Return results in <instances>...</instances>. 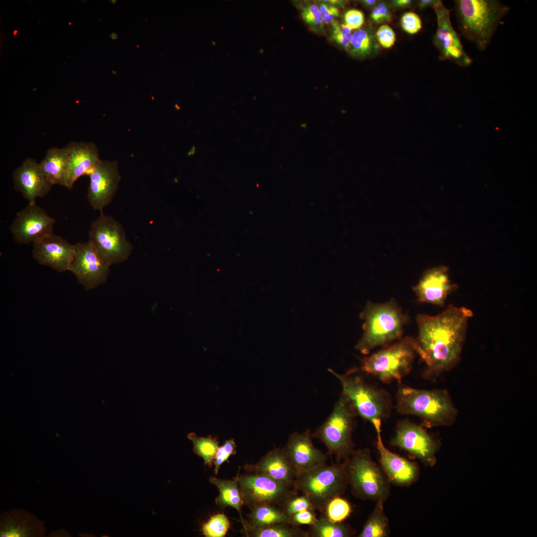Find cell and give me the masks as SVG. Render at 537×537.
Listing matches in <instances>:
<instances>
[{
    "mask_svg": "<svg viewBox=\"0 0 537 537\" xmlns=\"http://www.w3.org/2000/svg\"><path fill=\"white\" fill-rule=\"evenodd\" d=\"M472 316L470 309L452 304L435 316L417 315L418 333L413 344L416 354L425 365V376L439 375L456 364Z\"/></svg>",
    "mask_w": 537,
    "mask_h": 537,
    "instance_id": "cell-1",
    "label": "cell"
},
{
    "mask_svg": "<svg viewBox=\"0 0 537 537\" xmlns=\"http://www.w3.org/2000/svg\"><path fill=\"white\" fill-rule=\"evenodd\" d=\"M360 316L363 333L355 348L364 355L401 339L408 319L394 298L382 303L368 301Z\"/></svg>",
    "mask_w": 537,
    "mask_h": 537,
    "instance_id": "cell-2",
    "label": "cell"
},
{
    "mask_svg": "<svg viewBox=\"0 0 537 537\" xmlns=\"http://www.w3.org/2000/svg\"><path fill=\"white\" fill-rule=\"evenodd\" d=\"M454 9L462 36L483 51L486 49L508 6L496 0H456Z\"/></svg>",
    "mask_w": 537,
    "mask_h": 537,
    "instance_id": "cell-3",
    "label": "cell"
},
{
    "mask_svg": "<svg viewBox=\"0 0 537 537\" xmlns=\"http://www.w3.org/2000/svg\"><path fill=\"white\" fill-rule=\"evenodd\" d=\"M396 409L401 415L419 417L429 427L450 426L457 413L447 391L404 386L399 387L397 391Z\"/></svg>",
    "mask_w": 537,
    "mask_h": 537,
    "instance_id": "cell-4",
    "label": "cell"
},
{
    "mask_svg": "<svg viewBox=\"0 0 537 537\" xmlns=\"http://www.w3.org/2000/svg\"><path fill=\"white\" fill-rule=\"evenodd\" d=\"M346 460L317 465L296 475L293 487L302 492L320 512L332 498L344 494L349 487Z\"/></svg>",
    "mask_w": 537,
    "mask_h": 537,
    "instance_id": "cell-5",
    "label": "cell"
},
{
    "mask_svg": "<svg viewBox=\"0 0 537 537\" xmlns=\"http://www.w3.org/2000/svg\"><path fill=\"white\" fill-rule=\"evenodd\" d=\"M346 470L349 486L356 498L375 502L388 498L390 482L368 448L355 449L346 460Z\"/></svg>",
    "mask_w": 537,
    "mask_h": 537,
    "instance_id": "cell-6",
    "label": "cell"
},
{
    "mask_svg": "<svg viewBox=\"0 0 537 537\" xmlns=\"http://www.w3.org/2000/svg\"><path fill=\"white\" fill-rule=\"evenodd\" d=\"M357 413L348 400L341 394L326 421L312 433L320 440L328 453L335 456L337 463L348 459L355 450L352 435Z\"/></svg>",
    "mask_w": 537,
    "mask_h": 537,
    "instance_id": "cell-7",
    "label": "cell"
},
{
    "mask_svg": "<svg viewBox=\"0 0 537 537\" xmlns=\"http://www.w3.org/2000/svg\"><path fill=\"white\" fill-rule=\"evenodd\" d=\"M340 381L342 395L349 401L357 415L371 423L388 418L392 408L389 393L366 382L360 376L354 373H338L329 369Z\"/></svg>",
    "mask_w": 537,
    "mask_h": 537,
    "instance_id": "cell-8",
    "label": "cell"
},
{
    "mask_svg": "<svg viewBox=\"0 0 537 537\" xmlns=\"http://www.w3.org/2000/svg\"><path fill=\"white\" fill-rule=\"evenodd\" d=\"M416 354L413 338L406 337L363 358L360 370L384 383H400L410 372Z\"/></svg>",
    "mask_w": 537,
    "mask_h": 537,
    "instance_id": "cell-9",
    "label": "cell"
},
{
    "mask_svg": "<svg viewBox=\"0 0 537 537\" xmlns=\"http://www.w3.org/2000/svg\"><path fill=\"white\" fill-rule=\"evenodd\" d=\"M89 237L111 266L125 262L132 252L133 246L121 224L102 211L90 224Z\"/></svg>",
    "mask_w": 537,
    "mask_h": 537,
    "instance_id": "cell-10",
    "label": "cell"
},
{
    "mask_svg": "<svg viewBox=\"0 0 537 537\" xmlns=\"http://www.w3.org/2000/svg\"><path fill=\"white\" fill-rule=\"evenodd\" d=\"M238 483L244 503L252 508L270 505L282 509L288 499L297 495L294 487L262 473L238 476Z\"/></svg>",
    "mask_w": 537,
    "mask_h": 537,
    "instance_id": "cell-11",
    "label": "cell"
},
{
    "mask_svg": "<svg viewBox=\"0 0 537 537\" xmlns=\"http://www.w3.org/2000/svg\"><path fill=\"white\" fill-rule=\"evenodd\" d=\"M110 264L90 241L75 244V252L69 271L86 290L104 284L109 275Z\"/></svg>",
    "mask_w": 537,
    "mask_h": 537,
    "instance_id": "cell-12",
    "label": "cell"
},
{
    "mask_svg": "<svg viewBox=\"0 0 537 537\" xmlns=\"http://www.w3.org/2000/svg\"><path fill=\"white\" fill-rule=\"evenodd\" d=\"M391 444L418 459L426 466L433 467L436 463L438 442L423 428L409 420L398 423Z\"/></svg>",
    "mask_w": 537,
    "mask_h": 537,
    "instance_id": "cell-13",
    "label": "cell"
},
{
    "mask_svg": "<svg viewBox=\"0 0 537 537\" xmlns=\"http://www.w3.org/2000/svg\"><path fill=\"white\" fill-rule=\"evenodd\" d=\"M55 223V219L43 208L36 203H28L17 213L9 231L17 243L33 244L53 233Z\"/></svg>",
    "mask_w": 537,
    "mask_h": 537,
    "instance_id": "cell-14",
    "label": "cell"
},
{
    "mask_svg": "<svg viewBox=\"0 0 537 537\" xmlns=\"http://www.w3.org/2000/svg\"><path fill=\"white\" fill-rule=\"evenodd\" d=\"M433 8L437 19L433 41L440 53V58L450 60L461 67L469 66L472 60L464 51L460 37L451 24L449 10L441 0H438Z\"/></svg>",
    "mask_w": 537,
    "mask_h": 537,
    "instance_id": "cell-15",
    "label": "cell"
},
{
    "mask_svg": "<svg viewBox=\"0 0 537 537\" xmlns=\"http://www.w3.org/2000/svg\"><path fill=\"white\" fill-rule=\"evenodd\" d=\"M87 197L91 207L102 211L112 200L121 179L116 161L99 160L89 176Z\"/></svg>",
    "mask_w": 537,
    "mask_h": 537,
    "instance_id": "cell-16",
    "label": "cell"
},
{
    "mask_svg": "<svg viewBox=\"0 0 537 537\" xmlns=\"http://www.w3.org/2000/svg\"><path fill=\"white\" fill-rule=\"evenodd\" d=\"M74 252L75 245L52 233L33 244L32 255L39 264L63 272L69 270Z\"/></svg>",
    "mask_w": 537,
    "mask_h": 537,
    "instance_id": "cell-17",
    "label": "cell"
},
{
    "mask_svg": "<svg viewBox=\"0 0 537 537\" xmlns=\"http://www.w3.org/2000/svg\"><path fill=\"white\" fill-rule=\"evenodd\" d=\"M457 287L450 280L448 268L439 266L426 270L413 290L420 302L443 307L448 296Z\"/></svg>",
    "mask_w": 537,
    "mask_h": 537,
    "instance_id": "cell-18",
    "label": "cell"
},
{
    "mask_svg": "<svg viewBox=\"0 0 537 537\" xmlns=\"http://www.w3.org/2000/svg\"><path fill=\"white\" fill-rule=\"evenodd\" d=\"M377 434L376 446L379 462L390 483L399 486H408L419 478L420 470L417 462L411 461L387 448L381 437V425L374 427Z\"/></svg>",
    "mask_w": 537,
    "mask_h": 537,
    "instance_id": "cell-19",
    "label": "cell"
},
{
    "mask_svg": "<svg viewBox=\"0 0 537 537\" xmlns=\"http://www.w3.org/2000/svg\"><path fill=\"white\" fill-rule=\"evenodd\" d=\"M14 188L20 192L29 204L36 203L37 197L43 198L53 186L39 163L30 158L25 159L12 174Z\"/></svg>",
    "mask_w": 537,
    "mask_h": 537,
    "instance_id": "cell-20",
    "label": "cell"
},
{
    "mask_svg": "<svg viewBox=\"0 0 537 537\" xmlns=\"http://www.w3.org/2000/svg\"><path fill=\"white\" fill-rule=\"evenodd\" d=\"M312 438L310 429L301 433L294 432L289 436L283 448L296 475L317 465L326 463L328 459L326 454L314 446Z\"/></svg>",
    "mask_w": 537,
    "mask_h": 537,
    "instance_id": "cell-21",
    "label": "cell"
},
{
    "mask_svg": "<svg viewBox=\"0 0 537 537\" xmlns=\"http://www.w3.org/2000/svg\"><path fill=\"white\" fill-rule=\"evenodd\" d=\"M66 147L68 158L64 186L71 189L79 178L90 175L100 159L98 148L92 142H71Z\"/></svg>",
    "mask_w": 537,
    "mask_h": 537,
    "instance_id": "cell-22",
    "label": "cell"
},
{
    "mask_svg": "<svg viewBox=\"0 0 537 537\" xmlns=\"http://www.w3.org/2000/svg\"><path fill=\"white\" fill-rule=\"evenodd\" d=\"M245 468L251 472L264 474L292 487L296 477V473L283 448L269 451L258 463L247 464Z\"/></svg>",
    "mask_w": 537,
    "mask_h": 537,
    "instance_id": "cell-23",
    "label": "cell"
},
{
    "mask_svg": "<svg viewBox=\"0 0 537 537\" xmlns=\"http://www.w3.org/2000/svg\"><path fill=\"white\" fill-rule=\"evenodd\" d=\"M45 531L44 524L26 512L13 511L1 516L0 537H39Z\"/></svg>",
    "mask_w": 537,
    "mask_h": 537,
    "instance_id": "cell-24",
    "label": "cell"
},
{
    "mask_svg": "<svg viewBox=\"0 0 537 537\" xmlns=\"http://www.w3.org/2000/svg\"><path fill=\"white\" fill-rule=\"evenodd\" d=\"M68 158V150L52 147L46 152L40 166L52 185L64 186V178Z\"/></svg>",
    "mask_w": 537,
    "mask_h": 537,
    "instance_id": "cell-25",
    "label": "cell"
},
{
    "mask_svg": "<svg viewBox=\"0 0 537 537\" xmlns=\"http://www.w3.org/2000/svg\"><path fill=\"white\" fill-rule=\"evenodd\" d=\"M211 483L219 491L216 503L221 508L231 507L241 515V508L244 503L238 483V476L234 480L222 479L215 477L209 478Z\"/></svg>",
    "mask_w": 537,
    "mask_h": 537,
    "instance_id": "cell-26",
    "label": "cell"
},
{
    "mask_svg": "<svg viewBox=\"0 0 537 537\" xmlns=\"http://www.w3.org/2000/svg\"><path fill=\"white\" fill-rule=\"evenodd\" d=\"M383 501H376L373 511L358 537H387L390 532L388 519L384 512Z\"/></svg>",
    "mask_w": 537,
    "mask_h": 537,
    "instance_id": "cell-27",
    "label": "cell"
},
{
    "mask_svg": "<svg viewBox=\"0 0 537 537\" xmlns=\"http://www.w3.org/2000/svg\"><path fill=\"white\" fill-rule=\"evenodd\" d=\"M248 535L255 537H309L308 531L289 523H277L262 527L247 526Z\"/></svg>",
    "mask_w": 537,
    "mask_h": 537,
    "instance_id": "cell-28",
    "label": "cell"
},
{
    "mask_svg": "<svg viewBox=\"0 0 537 537\" xmlns=\"http://www.w3.org/2000/svg\"><path fill=\"white\" fill-rule=\"evenodd\" d=\"M378 47L375 35L369 28H361L353 34L349 49L351 55L355 58H363L374 55Z\"/></svg>",
    "mask_w": 537,
    "mask_h": 537,
    "instance_id": "cell-29",
    "label": "cell"
},
{
    "mask_svg": "<svg viewBox=\"0 0 537 537\" xmlns=\"http://www.w3.org/2000/svg\"><path fill=\"white\" fill-rule=\"evenodd\" d=\"M250 520V525L256 528L277 523L290 524L289 518L280 508L270 505H263L252 508Z\"/></svg>",
    "mask_w": 537,
    "mask_h": 537,
    "instance_id": "cell-30",
    "label": "cell"
},
{
    "mask_svg": "<svg viewBox=\"0 0 537 537\" xmlns=\"http://www.w3.org/2000/svg\"><path fill=\"white\" fill-rule=\"evenodd\" d=\"M309 526V537H349L354 535L353 530L343 522H334L322 517Z\"/></svg>",
    "mask_w": 537,
    "mask_h": 537,
    "instance_id": "cell-31",
    "label": "cell"
},
{
    "mask_svg": "<svg viewBox=\"0 0 537 537\" xmlns=\"http://www.w3.org/2000/svg\"><path fill=\"white\" fill-rule=\"evenodd\" d=\"M187 438L192 443L193 452L203 459L206 465L211 466L219 447L217 439L211 436L198 437L194 433L188 434Z\"/></svg>",
    "mask_w": 537,
    "mask_h": 537,
    "instance_id": "cell-32",
    "label": "cell"
},
{
    "mask_svg": "<svg viewBox=\"0 0 537 537\" xmlns=\"http://www.w3.org/2000/svg\"><path fill=\"white\" fill-rule=\"evenodd\" d=\"M340 496L335 497L326 504L320 517L340 523L347 519L352 513V506L348 500Z\"/></svg>",
    "mask_w": 537,
    "mask_h": 537,
    "instance_id": "cell-33",
    "label": "cell"
},
{
    "mask_svg": "<svg viewBox=\"0 0 537 537\" xmlns=\"http://www.w3.org/2000/svg\"><path fill=\"white\" fill-rule=\"evenodd\" d=\"M229 527L228 518L223 514H217L202 525L201 531L206 537H224Z\"/></svg>",
    "mask_w": 537,
    "mask_h": 537,
    "instance_id": "cell-34",
    "label": "cell"
},
{
    "mask_svg": "<svg viewBox=\"0 0 537 537\" xmlns=\"http://www.w3.org/2000/svg\"><path fill=\"white\" fill-rule=\"evenodd\" d=\"M301 15L303 20L314 32H323L324 22L318 5L313 3L303 5L301 8Z\"/></svg>",
    "mask_w": 537,
    "mask_h": 537,
    "instance_id": "cell-35",
    "label": "cell"
},
{
    "mask_svg": "<svg viewBox=\"0 0 537 537\" xmlns=\"http://www.w3.org/2000/svg\"><path fill=\"white\" fill-rule=\"evenodd\" d=\"M331 38L338 45L346 50L350 49L353 34L345 24L334 20L331 23Z\"/></svg>",
    "mask_w": 537,
    "mask_h": 537,
    "instance_id": "cell-36",
    "label": "cell"
},
{
    "mask_svg": "<svg viewBox=\"0 0 537 537\" xmlns=\"http://www.w3.org/2000/svg\"><path fill=\"white\" fill-rule=\"evenodd\" d=\"M281 510L288 518L296 513L304 510H315L311 501L303 495L302 496L296 495L288 499Z\"/></svg>",
    "mask_w": 537,
    "mask_h": 537,
    "instance_id": "cell-37",
    "label": "cell"
},
{
    "mask_svg": "<svg viewBox=\"0 0 537 537\" xmlns=\"http://www.w3.org/2000/svg\"><path fill=\"white\" fill-rule=\"evenodd\" d=\"M236 445L234 439L227 440L224 445L219 447L214 457L213 463L214 472L217 475L221 465L227 461L232 455L236 453Z\"/></svg>",
    "mask_w": 537,
    "mask_h": 537,
    "instance_id": "cell-38",
    "label": "cell"
},
{
    "mask_svg": "<svg viewBox=\"0 0 537 537\" xmlns=\"http://www.w3.org/2000/svg\"><path fill=\"white\" fill-rule=\"evenodd\" d=\"M400 23L402 29L410 34L417 33L422 26L420 17L413 12H407L404 13L401 17Z\"/></svg>",
    "mask_w": 537,
    "mask_h": 537,
    "instance_id": "cell-39",
    "label": "cell"
},
{
    "mask_svg": "<svg viewBox=\"0 0 537 537\" xmlns=\"http://www.w3.org/2000/svg\"><path fill=\"white\" fill-rule=\"evenodd\" d=\"M376 37L381 46L390 48L394 44L396 35L392 28L387 24L381 25L376 32Z\"/></svg>",
    "mask_w": 537,
    "mask_h": 537,
    "instance_id": "cell-40",
    "label": "cell"
},
{
    "mask_svg": "<svg viewBox=\"0 0 537 537\" xmlns=\"http://www.w3.org/2000/svg\"><path fill=\"white\" fill-rule=\"evenodd\" d=\"M345 24L352 30H358L361 28L364 22L363 13L357 9H350L344 14Z\"/></svg>",
    "mask_w": 537,
    "mask_h": 537,
    "instance_id": "cell-41",
    "label": "cell"
},
{
    "mask_svg": "<svg viewBox=\"0 0 537 537\" xmlns=\"http://www.w3.org/2000/svg\"><path fill=\"white\" fill-rule=\"evenodd\" d=\"M391 18L389 6L385 2H378L373 7L370 13L371 19L376 24L389 21Z\"/></svg>",
    "mask_w": 537,
    "mask_h": 537,
    "instance_id": "cell-42",
    "label": "cell"
},
{
    "mask_svg": "<svg viewBox=\"0 0 537 537\" xmlns=\"http://www.w3.org/2000/svg\"><path fill=\"white\" fill-rule=\"evenodd\" d=\"M290 523L299 526L300 525H312L317 520L315 511L304 510L296 513L289 518Z\"/></svg>",
    "mask_w": 537,
    "mask_h": 537,
    "instance_id": "cell-43",
    "label": "cell"
},
{
    "mask_svg": "<svg viewBox=\"0 0 537 537\" xmlns=\"http://www.w3.org/2000/svg\"><path fill=\"white\" fill-rule=\"evenodd\" d=\"M318 7L324 22L326 24L331 23L335 20V18L340 15V10L337 6L324 1L320 3Z\"/></svg>",
    "mask_w": 537,
    "mask_h": 537,
    "instance_id": "cell-44",
    "label": "cell"
},
{
    "mask_svg": "<svg viewBox=\"0 0 537 537\" xmlns=\"http://www.w3.org/2000/svg\"><path fill=\"white\" fill-rule=\"evenodd\" d=\"M412 3L410 0H395L392 1L393 6L397 8H405L409 6Z\"/></svg>",
    "mask_w": 537,
    "mask_h": 537,
    "instance_id": "cell-45",
    "label": "cell"
},
{
    "mask_svg": "<svg viewBox=\"0 0 537 537\" xmlns=\"http://www.w3.org/2000/svg\"><path fill=\"white\" fill-rule=\"evenodd\" d=\"M437 0H421L418 2V7L421 8H425L428 7H433L437 3Z\"/></svg>",
    "mask_w": 537,
    "mask_h": 537,
    "instance_id": "cell-46",
    "label": "cell"
},
{
    "mask_svg": "<svg viewBox=\"0 0 537 537\" xmlns=\"http://www.w3.org/2000/svg\"><path fill=\"white\" fill-rule=\"evenodd\" d=\"M361 2L367 7H373L378 2L376 0H364Z\"/></svg>",
    "mask_w": 537,
    "mask_h": 537,
    "instance_id": "cell-47",
    "label": "cell"
},
{
    "mask_svg": "<svg viewBox=\"0 0 537 537\" xmlns=\"http://www.w3.org/2000/svg\"><path fill=\"white\" fill-rule=\"evenodd\" d=\"M323 1L326 2L331 4L332 5H335L336 6V5H337V6H338V5H343L344 3H345V2H344V1L338 0H323Z\"/></svg>",
    "mask_w": 537,
    "mask_h": 537,
    "instance_id": "cell-48",
    "label": "cell"
},
{
    "mask_svg": "<svg viewBox=\"0 0 537 537\" xmlns=\"http://www.w3.org/2000/svg\"><path fill=\"white\" fill-rule=\"evenodd\" d=\"M110 37L112 40H116L118 38V34L114 32H112L111 34L110 35Z\"/></svg>",
    "mask_w": 537,
    "mask_h": 537,
    "instance_id": "cell-49",
    "label": "cell"
},
{
    "mask_svg": "<svg viewBox=\"0 0 537 537\" xmlns=\"http://www.w3.org/2000/svg\"><path fill=\"white\" fill-rule=\"evenodd\" d=\"M18 30H14L13 31V35H14V36H16V35L17 34V33H18Z\"/></svg>",
    "mask_w": 537,
    "mask_h": 537,
    "instance_id": "cell-50",
    "label": "cell"
},
{
    "mask_svg": "<svg viewBox=\"0 0 537 537\" xmlns=\"http://www.w3.org/2000/svg\"><path fill=\"white\" fill-rule=\"evenodd\" d=\"M112 73H113V74H115H115H116V72H115V71H114V70H112Z\"/></svg>",
    "mask_w": 537,
    "mask_h": 537,
    "instance_id": "cell-51",
    "label": "cell"
},
{
    "mask_svg": "<svg viewBox=\"0 0 537 537\" xmlns=\"http://www.w3.org/2000/svg\"><path fill=\"white\" fill-rule=\"evenodd\" d=\"M69 25H71V22H69Z\"/></svg>",
    "mask_w": 537,
    "mask_h": 537,
    "instance_id": "cell-52",
    "label": "cell"
}]
</instances>
